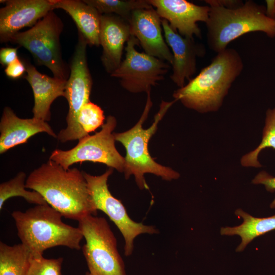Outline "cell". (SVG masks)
Here are the masks:
<instances>
[{"mask_svg": "<svg viewBox=\"0 0 275 275\" xmlns=\"http://www.w3.org/2000/svg\"><path fill=\"white\" fill-rule=\"evenodd\" d=\"M25 187L40 194L65 218L78 221L97 214L83 172L76 168L66 170L49 159L30 174Z\"/></svg>", "mask_w": 275, "mask_h": 275, "instance_id": "6da1fadb", "label": "cell"}, {"mask_svg": "<svg viewBox=\"0 0 275 275\" xmlns=\"http://www.w3.org/2000/svg\"><path fill=\"white\" fill-rule=\"evenodd\" d=\"M243 68L239 52L227 48L217 53L211 63L187 84L174 91L173 96L186 107L199 113L216 112Z\"/></svg>", "mask_w": 275, "mask_h": 275, "instance_id": "7a4b0ae2", "label": "cell"}, {"mask_svg": "<svg viewBox=\"0 0 275 275\" xmlns=\"http://www.w3.org/2000/svg\"><path fill=\"white\" fill-rule=\"evenodd\" d=\"M17 235L34 258L43 257L48 249L63 246L79 250L84 238L78 227L64 223L62 215L49 205H37L12 214Z\"/></svg>", "mask_w": 275, "mask_h": 275, "instance_id": "3957f363", "label": "cell"}, {"mask_svg": "<svg viewBox=\"0 0 275 275\" xmlns=\"http://www.w3.org/2000/svg\"><path fill=\"white\" fill-rule=\"evenodd\" d=\"M210 11L206 26L207 43L216 53L227 48L233 40L247 33L261 32L275 37V20L265 14V7L252 0L235 8H227L215 0H206Z\"/></svg>", "mask_w": 275, "mask_h": 275, "instance_id": "277c9868", "label": "cell"}, {"mask_svg": "<svg viewBox=\"0 0 275 275\" xmlns=\"http://www.w3.org/2000/svg\"><path fill=\"white\" fill-rule=\"evenodd\" d=\"M147 94L146 105L138 122L127 131L114 133L115 140L121 143L126 149L124 169L125 178L127 179L131 175H133L140 189H149L144 177L145 174H154L166 181L177 179L180 176L179 174L172 169L155 162L148 150L149 141L156 131L158 123L176 100L171 102L162 100L159 111L154 116L153 123L150 127L144 129L143 124L147 119L153 104L150 91Z\"/></svg>", "mask_w": 275, "mask_h": 275, "instance_id": "5b68a950", "label": "cell"}, {"mask_svg": "<svg viewBox=\"0 0 275 275\" xmlns=\"http://www.w3.org/2000/svg\"><path fill=\"white\" fill-rule=\"evenodd\" d=\"M86 243L82 250L91 275H126L116 238L106 219L89 214L78 221Z\"/></svg>", "mask_w": 275, "mask_h": 275, "instance_id": "8992f818", "label": "cell"}, {"mask_svg": "<svg viewBox=\"0 0 275 275\" xmlns=\"http://www.w3.org/2000/svg\"><path fill=\"white\" fill-rule=\"evenodd\" d=\"M63 29L61 19L50 11L33 27L19 32L10 40L26 49L38 65H44L53 77L67 80L69 69L62 57L60 36Z\"/></svg>", "mask_w": 275, "mask_h": 275, "instance_id": "52a82bcc", "label": "cell"}, {"mask_svg": "<svg viewBox=\"0 0 275 275\" xmlns=\"http://www.w3.org/2000/svg\"><path fill=\"white\" fill-rule=\"evenodd\" d=\"M116 125L115 117L108 116L99 131L79 139L77 144L69 150L55 149L49 159L66 170L75 163L91 161L101 163L124 172L125 158L116 148L113 133Z\"/></svg>", "mask_w": 275, "mask_h": 275, "instance_id": "ba28073f", "label": "cell"}, {"mask_svg": "<svg viewBox=\"0 0 275 275\" xmlns=\"http://www.w3.org/2000/svg\"><path fill=\"white\" fill-rule=\"evenodd\" d=\"M87 45L85 38L78 32V41L70 63V73L65 87V97L69 105L67 126L57 135L58 140L62 143L79 140L89 135L80 127L77 120L81 108L90 101L93 84L87 60Z\"/></svg>", "mask_w": 275, "mask_h": 275, "instance_id": "9c48e42d", "label": "cell"}, {"mask_svg": "<svg viewBox=\"0 0 275 275\" xmlns=\"http://www.w3.org/2000/svg\"><path fill=\"white\" fill-rule=\"evenodd\" d=\"M109 168L103 174L94 176L83 172L90 195L96 209L105 213L121 233L125 242L124 255L129 256L134 249V240L142 234H156L153 226L136 223L130 218L125 207L109 190L107 180L113 172Z\"/></svg>", "mask_w": 275, "mask_h": 275, "instance_id": "30bf717a", "label": "cell"}, {"mask_svg": "<svg viewBox=\"0 0 275 275\" xmlns=\"http://www.w3.org/2000/svg\"><path fill=\"white\" fill-rule=\"evenodd\" d=\"M138 39L130 36L125 48V58L111 76L120 80L121 86L127 91L138 93L151 91L164 78L170 64L145 52L138 51Z\"/></svg>", "mask_w": 275, "mask_h": 275, "instance_id": "8fae6325", "label": "cell"}, {"mask_svg": "<svg viewBox=\"0 0 275 275\" xmlns=\"http://www.w3.org/2000/svg\"><path fill=\"white\" fill-rule=\"evenodd\" d=\"M155 8L161 18L166 20L171 28L181 36L193 38L201 37L197 22L208 20L210 7L199 6L185 0H147Z\"/></svg>", "mask_w": 275, "mask_h": 275, "instance_id": "7c38bea8", "label": "cell"}, {"mask_svg": "<svg viewBox=\"0 0 275 275\" xmlns=\"http://www.w3.org/2000/svg\"><path fill=\"white\" fill-rule=\"evenodd\" d=\"M0 9V40L10 42L19 31L33 27L54 9L52 0H8Z\"/></svg>", "mask_w": 275, "mask_h": 275, "instance_id": "4fadbf2b", "label": "cell"}, {"mask_svg": "<svg viewBox=\"0 0 275 275\" xmlns=\"http://www.w3.org/2000/svg\"><path fill=\"white\" fill-rule=\"evenodd\" d=\"M128 23L131 35L138 39L146 53L172 65L173 54L163 38L161 19L156 10H135Z\"/></svg>", "mask_w": 275, "mask_h": 275, "instance_id": "5bb4252c", "label": "cell"}, {"mask_svg": "<svg viewBox=\"0 0 275 275\" xmlns=\"http://www.w3.org/2000/svg\"><path fill=\"white\" fill-rule=\"evenodd\" d=\"M165 40L173 56L171 80L179 88L183 87L185 80L192 78L197 70V58L206 52L204 46L197 43L194 38H186L174 31L168 22L161 19Z\"/></svg>", "mask_w": 275, "mask_h": 275, "instance_id": "9a60e30c", "label": "cell"}, {"mask_svg": "<svg viewBox=\"0 0 275 275\" xmlns=\"http://www.w3.org/2000/svg\"><path fill=\"white\" fill-rule=\"evenodd\" d=\"M131 36L129 23L112 14L101 16L100 45L102 47V64L112 74L120 65L125 43Z\"/></svg>", "mask_w": 275, "mask_h": 275, "instance_id": "2e32d148", "label": "cell"}, {"mask_svg": "<svg viewBox=\"0 0 275 275\" xmlns=\"http://www.w3.org/2000/svg\"><path fill=\"white\" fill-rule=\"evenodd\" d=\"M41 132L57 138V135L47 122L34 117L20 118L10 107H5L0 121V154L26 143L29 139Z\"/></svg>", "mask_w": 275, "mask_h": 275, "instance_id": "e0dca14e", "label": "cell"}, {"mask_svg": "<svg viewBox=\"0 0 275 275\" xmlns=\"http://www.w3.org/2000/svg\"><path fill=\"white\" fill-rule=\"evenodd\" d=\"M24 78L31 86L34 98L33 117L44 121L50 120V106L58 97H65L66 80L51 77L39 72L31 64L24 62Z\"/></svg>", "mask_w": 275, "mask_h": 275, "instance_id": "ac0fdd59", "label": "cell"}, {"mask_svg": "<svg viewBox=\"0 0 275 275\" xmlns=\"http://www.w3.org/2000/svg\"><path fill=\"white\" fill-rule=\"evenodd\" d=\"M54 9L66 11L75 22L78 32L90 46L100 45L101 16L98 10L84 1L52 0Z\"/></svg>", "mask_w": 275, "mask_h": 275, "instance_id": "d6986e66", "label": "cell"}, {"mask_svg": "<svg viewBox=\"0 0 275 275\" xmlns=\"http://www.w3.org/2000/svg\"><path fill=\"white\" fill-rule=\"evenodd\" d=\"M235 214L241 217L243 223L236 227H223L221 234L223 235H239L241 242L237 248L236 252H241L254 238L275 230V215L267 217H255L241 209L235 211Z\"/></svg>", "mask_w": 275, "mask_h": 275, "instance_id": "ffe728a7", "label": "cell"}, {"mask_svg": "<svg viewBox=\"0 0 275 275\" xmlns=\"http://www.w3.org/2000/svg\"><path fill=\"white\" fill-rule=\"evenodd\" d=\"M33 257L22 243L13 245L0 242V275H26Z\"/></svg>", "mask_w": 275, "mask_h": 275, "instance_id": "44dd1931", "label": "cell"}, {"mask_svg": "<svg viewBox=\"0 0 275 275\" xmlns=\"http://www.w3.org/2000/svg\"><path fill=\"white\" fill-rule=\"evenodd\" d=\"M26 174L19 172L14 178L0 184V209L5 202L14 197H21L28 202L37 205L47 204L43 197L34 190H28L25 187Z\"/></svg>", "mask_w": 275, "mask_h": 275, "instance_id": "7402d4cb", "label": "cell"}, {"mask_svg": "<svg viewBox=\"0 0 275 275\" xmlns=\"http://www.w3.org/2000/svg\"><path fill=\"white\" fill-rule=\"evenodd\" d=\"M84 2L96 8L101 15L114 13L128 22L133 11L153 8L147 0H84Z\"/></svg>", "mask_w": 275, "mask_h": 275, "instance_id": "603a6c76", "label": "cell"}, {"mask_svg": "<svg viewBox=\"0 0 275 275\" xmlns=\"http://www.w3.org/2000/svg\"><path fill=\"white\" fill-rule=\"evenodd\" d=\"M266 148L275 149V107L266 111L261 142L254 150L242 156L240 160L241 165L246 167H261L258 155Z\"/></svg>", "mask_w": 275, "mask_h": 275, "instance_id": "cb8c5ba5", "label": "cell"}, {"mask_svg": "<svg viewBox=\"0 0 275 275\" xmlns=\"http://www.w3.org/2000/svg\"><path fill=\"white\" fill-rule=\"evenodd\" d=\"M78 122L83 131L89 134L104 124L105 116L101 108L90 101L81 108Z\"/></svg>", "mask_w": 275, "mask_h": 275, "instance_id": "d4e9b609", "label": "cell"}, {"mask_svg": "<svg viewBox=\"0 0 275 275\" xmlns=\"http://www.w3.org/2000/svg\"><path fill=\"white\" fill-rule=\"evenodd\" d=\"M63 258H34L26 275H61Z\"/></svg>", "mask_w": 275, "mask_h": 275, "instance_id": "484cf974", "label": "cell"}, {"mask_svg": "<svg viewBox=\"0 0 275 275\" xmlns=\"http://www.w3.org/2000/svg\"><path fill=\"white\" fill-rule=\"evenodd\" d=\"M255 184H263L267 191H275V177H273L266 171L259 172L252 181ZM271 208H275V198L270 205Z\"/></svg>", "mask_w": 275, "mask_h": 275, "instance_id": "4316f807", "label": "cell"}, {"mask_svg": "<svg viewBox=\"0 0 275 275\" xmlns=\"http://www.w3.org/2000/svg\"><path fill=\"white\" fill-rule=\"evenodd\" d=\"M26 72V67L24 63L19 58L14 62L7 66L5 72L6 75L12 79H17L22 76Z\"/></svg>", "mask_w": 275, "mask_h": 275, "instance_id": "83f0119b", "label": "cell"}, {"mask_svg": "<svg viewBox=\"0 0 275 275\" xmlns=\"http://www.w3.org/2000/svg\"><path fill=\"white\" fill-rule=\"evenodd\" d=\"M18 47H4L0 50V63L3 66H8L17 59Z\"/></svg>", "mask_w": 275, "mask_h": 275, "instance_id": "f1b7e54d", "label": "cell"}, {"mask_svg": "<svg viewBox=\"0 0 275 275\" xmlns=\"http://www.w3.org/2000/svg\"><path fill=\"white\" fill-rule=\"evenodd\" d=\"M265 2L266 15L270 19L275 20V0H266Z\"/></svg>", "mask_w": 275, "mask_h": 275, "instance_id": "f546056e", "label": "cell"}, {"mask_svg": "<svg viewBox=\"0 0 275 275\" xmlns=\"http://www.w3.org/2000/svg\"><path fill=\"white\" fill-rule=\"evenodd\" d=\"M86 275H91L90 272H87Z\"/></svg>", "mask_w": 275, "mask_h": 275, "instance_id": "4dcf8cb0", "label": "cell"}]
</instances>
